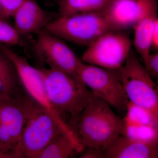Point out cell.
<instances>
[{
	"label": "cell",
	"mask_w": 158,
	"mask_h": 158,
	"mask_svg": "<svg viewBox=\"0 0 158 158\" xmlns=\"http://www.w3.org/2000/svg\"><path fill=\"white\" fill-rule=\"evenodd\" d=\"M79 118L77 135L84 148L102 151L120 134L122 119L109 104L93 93Z\"/></svg>",
	"instance_id": "cell-2"
},
{
	"label": "cell",
	"mask_w": 158,
	"mask_h": 158,
	"mask_svg": "<svg viewBox=\"0 0 158 158\" xmlns=\"http://www.w3.org/2000/svg\"><path fill=\"white\" fill-rule=\"evenodd\" d=\"M24 0H0L3 10L6 17H12L15 11L17 10Z\"/></svg>",
	"instance_id": "cell-21"
},
{
	"label": "cell",
	"mask_w": 158,
	"mask_h": 158,
	"mask_svg": "<svg viewBox=\"0 0 158 158\" xmlns=\"http://www.w3.org/2000/svg\"><path fill=\"white\" fill-rule=\"evenodd\" d=\"M25 93L15 65L0 49V99L19 96Z\"/></svg>",
	"instance_id": "cell-14"
},
{
	"label": "cell",
	"mask_w": 158,
	"mask_h": 158,
	"mask_svg": "<svg viewBox=\"0 0 158 158\" xmlns=\"http://www.w3.org/2000/svg\"><path fill=\"white\" fill-rule=\"evenodd\" d=\"M120 135L144 143L156 144L158 128L134 123L123 118Z\"/></svg>",
	"instance_id": "cell-17"
},
{
	"label": "cell",
	"mask_w": 158,
	"mask_h": 158,
	"mask_svg": "<svg viewBox=\"0 0 158 158\" xmlns=\"http://www.w3.org/2000/svg\"><path fill=\"white\" fill-rule=\"evenodd\" d=\"M44 30L61 39L85 45L102 34L119 31L102 11L61 16L51 21Z\"/></svg>",
	"instance_id": "cell-3"
},
{
	"label": "cell",
	"mask_w": 158,
	"mask_h": 158,
	"mask_svg": "<svg viewBox=\"0 0 158 158\" xmlns=\"http://www.w3.org/2000/svg\"><path fill=\"white\" fill-rule=\"evenodd\" d=\"M80 158H103L102 151L100 150L92 148H87L85 153L82 154Z\"/></svg>",
	"instance_id": "cell-22"
},
{
	"label": "cell",
	"mask_w": 158,
	"mask_h": 158,
	"mask_svg": "<svg viewBox=\"0 0 158 158\" xmlns=\"http://www.w3.org/2000/svg\"><path fill=\"white\" fill-rule=\"evenodd\" d=\"M0 43L7 45H22V37L19 34L14 26L6 20L0 18Z\"/></svg>",
	"instance_id": "cell-19"
},
{
	"label": "cell",
	"mask_w": 158,
	"mask_h": 158,
	"mask_svg": "<svg viewBox=\"0 0 158 158\" xmlns=\"http://www.w3.org/2000/svg\"><path fill=\"white\" fill-rule=\"evenodd\" d=\"M102 12L118 31L134 27L138 14V0H112Z\"/></svg>",
	"instance_id": "cell-13"
},
{
	"label": "cell",
	"mask_w": 158,
	"mask_h": 158,
	"mask_svg": "<svg viewBox=\"0 0 158 158\" xmlns=\"http://www.w3.org/2000/svg\"><path fill=\"white\" fill-rule=\"evenodd\" d=\"M152 47L157 50L158 48V22L156 23L152 37Z\"/></svg>",
	"instance_id": "cell-23"
},
{
	"label": "cell",
	"mask_w": 158,
	"mask_h": 158,
	"mask_svg": "<svg viewBox=\"0 0 158 158\" xmlns=\"http://www.w3.org/2000/svg\"><path fill=\"white\" fill-rule=\"evenodd\" d=\"M0 49L14 63L23 88L27 94L53 116L65 134L78 147H81V142L76 133L62 120L52 107L46 92L43 78L39 69L32 66L25 57L16 53L5 44L0 43Z\"/></svg>",
	"instance_id": "cell-5"
},
{
	"label": "cell",
	"mask_w": 158,
	"mask_h": 158,
	"mask_svg": "<svg viewBox=\"0 0 158 158\" xmlns=\"http://www.w3.org/2000/svg\"><path fill=\"white\" fill-rule=\"evenodd\" d=\"M103 158H156L158 143H144L118 135L102 150Z\"/></svg>",
	"instance_id": "cell-12"
},
{
	"label": "cell",
	"mask_w": 158,
	"mask_h": 158,
	"mask_svg": "<svg viewBox=\"0 0 158 158\" xmlns=\"http://www.w3.org/2000/svg\"><path fill=\"white\" fill-rule=\"evenodd\" d=\"M62 133L65 134L53 116L31 98L21 138L22 158H38L43 150Z\"/></svg>",
	"instance_id": "cell-4"
},
{
	"label": "cell",
	"mask_w": 158,
	"mask_h": 158,
	"mask_svg": "<svg viewBox=\"0 0 158 158\" xmlns=\"http://www.w3.org/2000/svg\"><path fill=\"white\" fill-rule=\"evenodd\" d=\"M0 18L6 20L8 19V18L6 17L5 12H4L2 6V4H1V2H0Z\"/></svg>",
	"instance_id": "cell-24"
},
{
	"label": "cell",
	"mask_w": 158,
	"mask_h": 158,
	"mask_svg": "<svg viewBox=\"0 0 158 158\" xmlns=\"http://www.w3.org/2000/svg\"><path fill=\"white\" fill-rule=\"evenodd\" d=\"M38 68L49 100L57 114L63 120L67 115L73 119L79 118L90 100L91 91L80 79L63 71Z\"/></svg>",
	"instance_id": "cell-1"
},
{
	"label": "cell",
	"mask_w": 158,
	"mask_h": 158,
	"mask_svg": "<svg viewBox=\"0 0 158 158\" xmlns=\"http://www.w3.org/2000/svg\"><path fill=\"white\" fill-rule=\"evenodd\" d=\"M132 43L123 31H114L102 34L88 45L81 60L87 64L108 69H119L124 65Z\"/></svg>",
	"instance_id": "cell-8"
},
{
	"label": "cell",
	"mask_w": 158,
	"mask_h": 158,
	"mask_svg": "<svg viewBox=\"0 0 158 158\" xmlns=\"http://www.w3.org/2000/svg\"><path fill=\"white\" fill-rule=\"evenodd\" d=\"M145 64V68L152 77L158 76V53H150L142 58Z\"/></svg>",
	"instance_id": "cell-20"
},
{
	"label": "cell",
	"mask_w": 158,
	"mask_h": 158,
	"mask_svg": "<svg viewBox=\"0 0 158 158\" xmlns=\"http://www.w3.org/2000/svg\"><path fill=\"white\" fill-rule=\"evenodd\" d=\"M121 68L108 69L83 62L78 76L92 93L123 113L126 112L129 101L122 83Z\"/></svg>",
	"instance_id": "cell-7"
},
{
	"label": "cell",
	"mask_w": 158,
	"mask_h": 158,
	"mask_svg": "<svg viewBox=\"0 0 158 158\" xmlns=\"http://www.w3.org/2000/svg\"><path fill=\"white\" fill-rule=\"evenodd\" d=\"M121 73L123 87L129 102L148 109L158 116L157 86L132 49L121 67Z\"/></svg>",
	"instance_id": "cell-6"
},
{
	"label": "cell",
	"mask_w": 158,
	"mask_h": 158,
	"mask_svg": "<svg viewBox=\"0 0 158 158\" xmlns=\"http://www.w3.org/2000/svg\"><path fill=\"white\" fill-rule=\"evenodd\" d=\"M112 0H60L59 17L104 10Z\"/></svg>",
	"instance_id": "cell-15"
},
{
	"label": "cell",
	"mask_w": 158,
	"mask_h": 158,
	"mask_svg": "<svg viewBox=\"0 0 158 158\" xmlns=\"http://www.w3.org/2000/svg\"><path fill=\"white\" fill-rule=\"evenodd\" d=\"M157 9V0H138V17L133 27L134 44L142 58L150 53L152 32L158 22Z\"/></svg>",
	"instance_id": "cell-10"
},
{
	"label": "cell",
	"mask_w": 158,
	"mask_h": 158,
	"mask_svg": "<svg viewBox=\"0 0 158 158\" xmlns=\"http://www.w3.org/2000/svg\"><path fill=\"white\" fill-rule=\"evenodd\" d=\"M125 120L148 126L158 128V116L146 108L129 102L127 106Z\"/></svg>",
	"instance_id": "cell-18"
},
{
	"label": "cell",
	"mask_w": 158,
	"mask_h": 158,
	"mask_svg": "<svg viewBox=\"0 0 158 158\" xmlns=\"http://www.w3.org/2000/svg\"><path fill=\"white\" fill-rule=\"evenodd\" d=\"M36 53L40 61L49 68L65 72L79 78L78 70L83 62L62 39L44 29L37 33Z\"/></svg>",
	"instance_id": "cell-9"
},
{
	"label": "cell",
	"mask_w": 158,
	"mask_h": 158,
	"mask_svg": "<svg viewBox=\"0 0 158 158\" xmlns=\"http://www.w3.org/2000/svg\"><path fill=\"white\" fill-rule=\"evenodd\" d=\"M12 17L15 28L22 37L37 34L52 20V15L43 10L35 0H24Z\"/></svg>",
	"instance_id": "cell-11"
},
{
	"label": "cell",
	"mask_w": 158,
	"mask_h": 158,
	"mask_svg": "<svg viewBox=\"0 0 158 158\" xmlns=\"http://www.w3.org/2000/svg\"><path fill=\"white\" fill-rule=\"evenodd\" d=\"M81 152L69 137L62 133L43 150L37 158H71Z\"/></svg>",
	"instance_id": "cell-16"
}]
</instances>
